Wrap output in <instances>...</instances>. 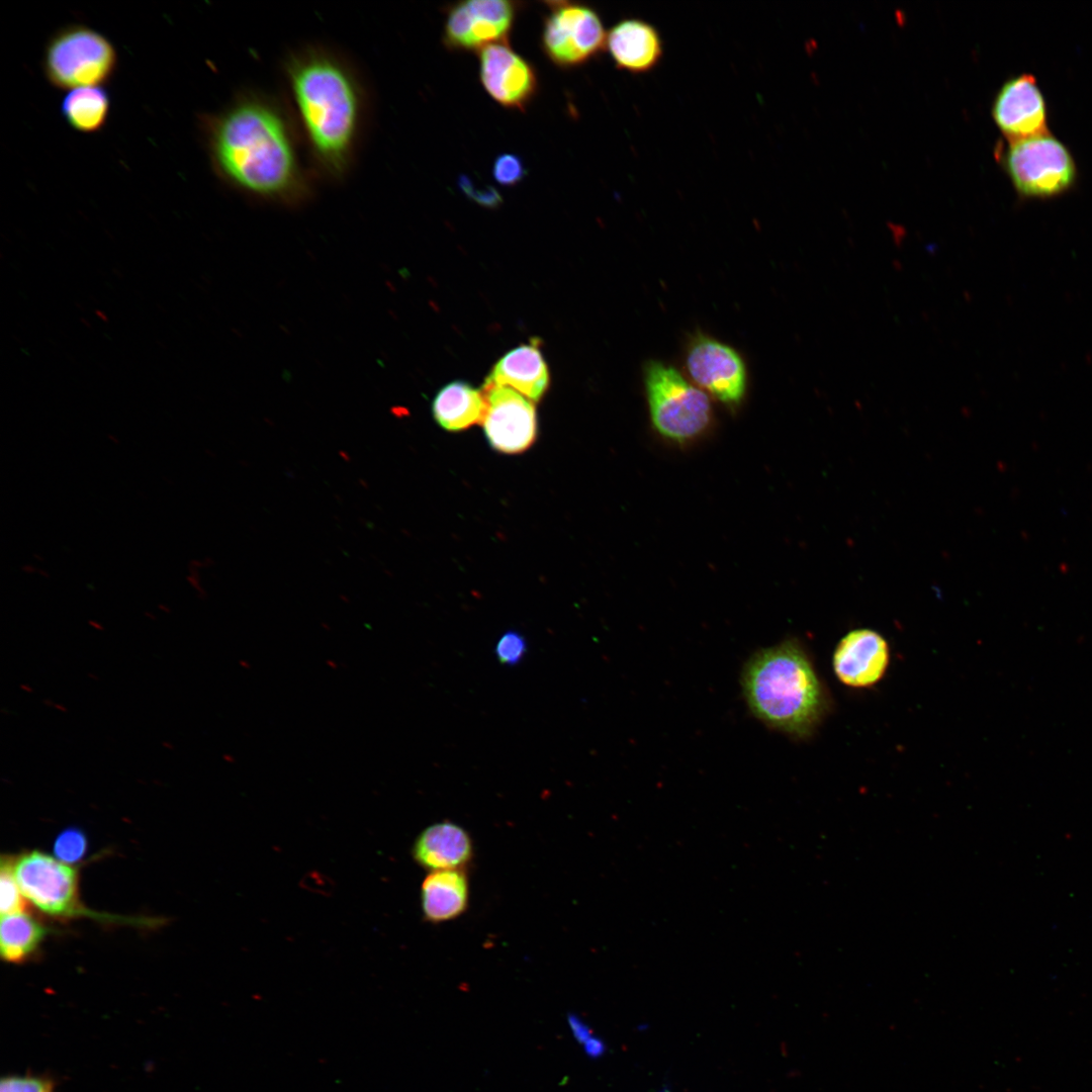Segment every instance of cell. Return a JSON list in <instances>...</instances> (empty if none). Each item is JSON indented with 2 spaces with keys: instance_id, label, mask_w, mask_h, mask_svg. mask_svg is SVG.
Masks as SVG:
<instances>
[{
  "instance_id": "8",
  "label": "cell",
  "mask_w": 1092,
  "mask_h": 1092,
  "mask_svg": "<svg viewBox=\"0 0 1092 1092\" xmlns=\"http://www.w3.org/2000/svg\"><path fill=\"white\" fill-rule=\"evenodd\" d=\"M12 867L23 896L40 912L56 918L85 915L105 919L82 905L77 872L69 864L32 850L12 858Z\"/></svg>"
},
{
  "instance_id": "27",
  "label": "cell",
  "mask_w": 1092,
  "mask_h": 1092,
  "mask_svg": "<svg viewBox=\"0 0 1092 1092\" xmlns=\"http://www.w3.org/2000/svg\"><path fill=\"white\" fill-rule=\"evenodd\" d=\"M458 185L465 195L484 207H496L502 202L499 193L489 185H478L470 177L462 175Z\"/></svg>"
},
{
  "instance_id": "24",
  "label": "cell",
  "mask_w": 1092,
  "mask_h": 1092,
  "mask_svg": "<svg viewBox=\"0 0 1092 1092\" xmlns=\"http://www.w3.org/2000/svg\"><path fill=\"white\" fill-rule=\"evenodd\" d=\"M492 175L503 186H515L526 176L523 161L515 154H502L493 162Z\"/></svg>"
},
{
  "instance_id": "7",
  "label": "cell",
  "mask_w": 1092,
  "mask_h": 1092,
  "mask_svg": "<svg viewBox=\"0 0 1092 1092\" xmlns=\"http://www.w3.org/2000/svg\"><path fill=\"white\" fill-rule=\"evenodd\" d=\"M541 47L557 67H579L597 57L606 47L607 31L592 7L571 2H548Z\"/></svg>"
},
{
  "instance_id": "18",
  "label": "cell",
  "mask_w": 1092,
  "mask_h": 1092,
  "mask_svg": "<svg viewBox=\"0 0 1092 1092\" xmlns=\"http://www.w3.org/2000/svg\"><path fill=\"white\" fill-rule=\"evenodd\" d=\"M469 902V882L463 869L431 872L421 887L424 918L442 923L462 915Z\"/></svg>"
},
{
  "instance_id": "11",
  "label": "cell",
  "mask_w": 1092,
  "mask_h": 1092,
  "mask_svg": "<svg viewBox=\"0 0 1092 1092\" xmlns=\"http://www.w3.org/2000/svg\"><path fill=\"white\" fill-rule=\"evenodd\" d=\"M482 390L486 407L481 423L489 445L507 454L527 450L537 435L533 402L508 386L483 384Z\"/></svg>"
},
{
  "instance_id": "2",
  "label": "cell",
  "mask_w": 1092,
  "mask_h": 1092,
  "mask_svg": "<svg viewBox=\"0 0 1092 1092\" xmlns=\"http://www.w3.org/2000/svg\"><path fill=\"white\" fill-rule=\"evenodd\" d=\"M296 119L316 166L339 178L349 169L362 132L366 98L355 69L323 48L302 49L285 63Z\"/></svg>"
},
{
  "instance_id": "21",
  "label": "cell",
  "mask_w": 1092,
  "mask_h": 1092,
  "mask_svg": "<svg viewBox=\"0 0 1092 1092\" xmlns=\"http://www.w3.org/2000/svg\"><path fill=\"white\" fill-rule=\"evenodd\" d=\"M47 929L24 912L3 915L0 923V951L9 963H21L39 946Z\"/></svg>"
},
{
  "instance_id": "26",
  "label": "cell",
  "mask_w": 1092,
  "mask_h": 1092,
  "mask_svg": "<svg viewBox=\"0 0 1092 1092\" xmlns=\"http://www.w3.org/2000/svg\"><path fill=\"white\" fill-rule=\"evenodd\" d=\"M0 1092H54L53 1082L40 1076H8L0 1083Z\"/></svg>"
},
{
  "instance_id": "22",
  "label": "cell",
  "mask_w": 1092,
  "mask_h": 1092,
  "mask_svg": "<svg viewBox=\"0 0 1092 1092\" xmlns=\"http://www.w3.org/2000/svg\"><path fill=\"white\" fill-rule=\"evenodd\" d=\"M23 894L13 873L12 858L3 857L0 870V911L3 915L23 912Z\"/></svg>"
},
{
  "instance_id": "17",
  "label": "cell",
  "mask_w": 1092,
  "mask_h": 1092,
  "mask_svg": "<svg viewBox=\"0 0 1092 1092\" xmlns=\"http://www.w3.org/2000/svg\"><path fill=\"white\" fill-rule=\"evenodd\" d=\"M533 339L506 353L493 366L483 384L511 387L530 400L539 401L549 387L547 363Z\"/></svg>"
},
{
  "instance_id": "13",
  "label": "cell",
  "mask_w": 1092,
  "mask_h": 1092,
  "mask_svg": "<svg viewBox=\"0 0 1092 1092\" xmlns=\"http://www.w3.org/2000/svg\"><path fill=\"white\" fill-rule=\"evenodd\" d=\"M992 114L1009 141L1049 133L1044 98L1032 75L1022 74L1004 83L995 98Z\"/></svg>"
},
{
  "instance_id": "16",
  "label": "cell",
  "mask_w": 1092,
  "mask_h": 1092,
  "mask_svg": "<svg viewBox=\"0 0 1092 1092\" xmlns=\"http://www.w3.org/2000/svg\"><path fill=\"white\" fill-rule=\"evenodd\" d=\"M412 856L430 872L463 869L473 857V842L462 826L442 821L426 827L417 836Z\"/></svg>"
},
{
  "instance_id": "3",
  "label": "cell",
  "mask_w": 1092,
  "mask_h": 1092,
  "mask_svg": "<svg viewBox=\"0 0 1092 1092\" xmlns=\"http://www.w3.org/2000/svg\"><path fill=\"white\" fill-rule=\"evenodd\" d=\"M742 688L758 719L793 736L810 734L824 712L820 681L807 654L793 640L755 653L745 665Z\"/></svg>"
},
{
  "instance_id": "29",
  "label": "cell",
  "mask_w": 1092,
  "mask_h": 1092,
  "mask_svg": "<svg viewBox=\"0 0 1092 1092\" xmlns=\"http://www.w3.org/2000/svg\"><path fill=\"white\" fill-rule=\"evenodd\" d=\"M584 1044V1051L589 1057H598L604 1052L603 1042L596 1037L589 1038Z\"/></svg>"
},
{
  "instance_id": "15",
  "label": "cell",
  "mask_w": 1092,
  "mask_h": 1092,
  "mask_svg": "<svg viewBox=\"0 0 1092 1092\" xmlns=\"http://www.w3.org/2000/svg\"><path fill=\"white\" fill-rule=\"evenodd\" d=\"M614 65L631 74L652 71L663 56L657 28L641 18H624L607 32L606 47Z\"/></svg>"
},
{
  "instance_id": "23",
  "label": "cell",
  "mask_w": 1092,
  "mask_h": 1092,
  "mask_svg": "<svg viewBox=\"0 0 1092 1092\" xmlns=\"http://www.w3.org/2000/svg\"><path fill=\"white\" fill-rule=\"evenodd\" d=\"M87 838L78 828L70 827L62 831L54 843L57 858L66 863H74L85 855Z\"/></svg>"
},
{
  "instance_id": "9",
  "label": "cell",
  "mask_w": 1092,
  "mask_h": 1092,
  "mask_svg": "<svg viewBox=\"0 0 1092 1092\" xmlns=\"http://www.w3.org/2000/svg\"><path fill=\"white\" fill-rule=\"evenodd\" d=\"M518 3L506 0H470L446 10L443 42L452 51H481L494 43H508Z\"/></svg>"
},
{
  "instance_id": "12",
  "label": "cell",
  "mask_w": 1092,
  "mask_h": 1092,
  "mask_svg": "<svg viewBox=\"0 0 1092 1092\" xmlns=\"http://www.w3.org/2000/svg\"><path fill=\"white\" fill-rule=\"evenodd\" d=\"M479 79L486 93L510 109L524 111L538 90L534 67L508 43L479 51Z\"/></svg>"
},
{
  "instance_id": "28",
  "label": "cell",
  "mask_w": 1092,
  "mask_h": 1092,
  "mask_svg": "<svg viewBox=\"0 0 1092 1092\" xmlns=\"http://www.w3.org/2000/svg\"><path fill=\"white\" fill-rule=\"evenodd\" d=\"M568 1022H569V1025H570V1028H571V1030L573 1032L574 1037L579 1042L585 1043L589 1038L593 1037L592 1034H590V1030H589L588 1026H586L575 1015H570L568 1017Z\"/></svg>"
},
{
  "instance_id": "19",
  "label": "cell",
  "mask_w": 1092,
  "mask_h": 1092,
  "mask_svg": "<svg viewBox=\"0 0 1092 1092\" xmlns=\"http://www.w3.org/2000/svg\"><path fill=\"white\" fill-rule=\"evenodd\" d=\"M486 402L482 389L463 380L443 386L432 402L434 419L447 431L457 432L482 422Z\"/></svg>"
},
{
  "instance_id": "6",
  "label": "cell",
  "mask_w": 1092,
  "mask_h": 1092,
  "mask_svg": "<svg viewBox=\"0 0 1092 1092\" xmlns=\"http://www.w3.org/2000/svg\"><path fill=\"white\" fill-rule=\"evenodd\" d=\"M1002 161L1014 188L1023 197L1060 195L1076 179L1072 155L1064 144L1049 133L1009 141Z\"/></svg>"
},
{
  "instance_id": "25",
  "label": "cell",
  "mask_w": 1092,
  "mask_h": 1092,
  "mask_svg": "<svg viewBox=\"0 0 1092 1092\" xmlns=\"http://www.w3.org/2000/svg\"><path fill=\"white\" fill-rule=\"evenodd\" d=\"M527 651L525 638L516 631L506 632L495 645V655L503 664H517Z\"/></svg>"
},
{
  "instance_id": "10",
  "label": "cell",
  "mask_w": 1092,
  "mask_h": 1092,
  "mask_svg": "<svg viewBox=\"0 0 1092 1092\" xmlns=\"http://www.w3.org/2000/svg\"><path fill=\"white\" fill-rule=\"evenodd\" d=\"M685 363L693 383L704 392L728 406L741 402L746 390V369L732 347L697 334L689 342Z\"/></svg>"
},
{
  "instance_id": "20",
  "label": "cell",
  "mask_w": 1092,
  "mask_h": 1092,
  "mask_svg": "<svg viewBox=\"0 0 1092 1092\" xmlns=\"http://www.w3.org/2000/svg\"><path fill=\"white\" fill-rule=\"evenodd\" d=\"M64 120L82 133L101 130L110 112V97L102 86L75 88L64 96L60 105Z\"/></svg>"
},
{
  "instance_id": "14",
  "label": "cell",
  "mask_w": 1092,
  "mask_h": 1092,
  "mask_svg": "<svg viewBox=\"0 0 1092 1092\" xmlns=\"http://www.w3.org/2000/svg\"><path fill=\"white\" fill-rule=\"evenodd\" d=\"M889 659V646L882 635L870 629H857L838 642L833 653V669L842 684L867 688L884 676Z\"/></svg>"
},
{
  "instance_id": "5",
  "label": "cell",
  "mask_w": 1092,
  "mask_h": 1092,
  "mask_svg": "<svg viewBox=\"0 0 1092 1092\" xmlns=\"http://www.w3.org/2000/svg\"><path fill=\"white\" fill-rule=\"evenodd\" d=\"M117 64V51L111 40L84 24H70L56 31L42 56L48 82L69 91L104 85L113 77Z\"/></svg>"
},
{
  "instance_id": "1",
  "label": "cell",
  "mask_w": 1092,
  "mask_h": 1092,
  "mask_svg": "<svg viewBox=\"0 0 1092 1092\" xmlns=\"http://www.w3.org/2000/svg\"><path fill=\"white\" fill-rule=\"evenodd\" d=\"M198 125L212 170L228 186L281 203L307 196L295 130L272 98L243 93L219 111L201 114Z\"/></svg>"
},
{
  "instance_id": "4",
  "label": "cell",
  "mask_w": 1092,
  "mask_h": 1092,
  "mask_svg": "<svg viewBox=\"0 0 1092 1092\" xmlns=\"http://www.w3.org/2000/svg\"><path fill=\"white\" fill-rule=\"evenodd\" d=\"M643 380L650 420L661 437L686 444L709 429L713 411L708 394L674 367L649 360Z\"/></svg>"
}]
</instances>
